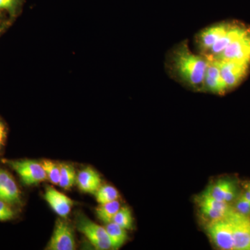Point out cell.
I'll return each instance as SVG.
<instances>
[{
  "mask_svg": "<svg viewBox=\"0 0 250 250\" xmlns=\"http://www.w3.org/2000/svg\"><path fill=\"white\" fill-rule=\"evenodd\" d=\"M112 222L118 224L125 229H132L133 225H134V219H133L131 210L127 207H122V208L121 207V208L115 215Z\"/></svg>",
  "mask_w": 250,
  "mask_h": 250,
  "instance_id": "cell-20",
  "label": "cell"
},
{
  "mask_svg": "<svg viewBox=\"0 0 250 250\" xmlns=\"http://www.w3.org/2000/svg\"><path fill=\"white\" fill-rule=\"evenodd\" d=\"M22 0H0V10L8 11L10 14L14 15Z\"/></svg>",
  "mask_w": 250,
  "mask_h": 250,
  "instance_id": "cell-23",
  "label": "cell"
},
{
  "mask_svg": "<svg viewBox=\"0 0 250 250\" xmlns=\"http://www.w3.org/2000/svg\"><path fill=\"white\" fill-rule=\"evenodd\" d=\"M0 200L9 205H21V190L13 176L0 167Z\"/></svg>",
  "mask_w": 250,
  "mask_h": 250,
  "instance_id": "cell-11",
  "label": "cell"
},
{
  "mask_svg": "<svg viewBox=\"0 0 250 250\" xmlns=\"http://www.w3.org/2000/svg\"><path fill=\"white\" fill-rule=\"evenodd\" d=\"M75 224L78 231L88 238L95 249H112L111 240L105 228L94 223L82 213L77 215Z\"/></svg>",
  "mask_w": 250,
  "mask_h": 250,
  "instance_id": "cell-2",
  "label": "cell"
},
{
  "mask_svg": "<svg viewBox=\"0 0 250 250\" xmlns=\"http://www.w3.org/2000/svg\"><path fill=\"white\" fill-rule=\"evenodd\" d=\"M220 74L227 90H232L245 80L249 72L250 64L233 61H217Z\"/></svg>",
  "mask_w": 250,
  "mask_h": 250,
  "instance_id": "cell-8",
  "label": "cell"
},
{
  "mask_svg": "<svg viewBox=\"0 0 250 250\" xmlns=\"http://www.w3.org/2000/svg\"><path fill=\"white\" fill-rule=\"evenodd\" d=\"M243 195H244L247 200H249L250 202V184L247 187L246 191H245Z\"/></svg>",
  "mask_w": 250,
  "mask_h": 250,
  "instance_id": "cell-27",
  "label": "cell"
},
{
  "mask_svg": "<svg viewBox=\"0 0 250 250\" xmlns=\"http://www.w3.org/2000/svg\"><path fill=\"white\" fill-rule=\"evenodd\" d=\"M76 248L73 229L65 220L56 222L53 234L46 249L49 250H74Z\"/></svg>",
  "mask_w": 250,
  "mask_h": 250,
  "instance_id": "cell-9",
  "label": "cell"
},
{
  "mask_svg": "<svg viewBox=\"0 0 250 250\" xmlns=\"http://www.w3.org/2000/svg\"><path fill=\"white\" fill-rule=\"evenodd\" d=\"M14 218L11 215L6 214V213L0 212V221H7V220H11Z\"/></svg>",
  "mask_w": 250,
  "mask_h": 250,
  "instance_id": "cell-26",
  "label": "cell"
},
{
  "mask_svg": "<svg viewBox=\"0 0 250 250\" xmlns=\"http://www.w3.org/2000/svg\"><path fill=\"white\" fill-rule=\"evenodd\" d=\"M105 229L111 240L112 250L120 249L127 239L126 230L113 222L106 224Z\"/></svg>",
  "mask_w": 250,
  "mask_h": 250,
  "instance_id": "cell-16",
  "label": "cell"
},
{
  "mask_svg": "<svg viewBox=\"0 0 250 250\" xmlns=\"http://www.w3.org/2000/svg\"><path fill=\"white\" fill-rule=\"evenodd\" d=\"M96 200L100 205L115 201L119 198V192L116 188L110 185L103 186L95 192Z\"/></svg>",
  "mask_w": 250,
  "mask_h": 250,
  "instance_id": "cell-19",
  "label": "cell"
},
{
  "mask_svg": "<svg viewBox=\"0 0 250 250\" xmlns=\"http://www.w3.org/2000/svg\"><path fill=\"white\" fill-rule=\"evenodd\" d=\"M6 139V128L2 121L0 120V151L4 147Z\"/></svg>",
  "mask_w": 250,
  "mask_h": 250,
  "instance_id": "cell-25",
  "label": "cell"
},
{
  "mask_svg": "<svg viewBox=\"0 0 250 250\" xmlns=\"http://www.w3.org/2000/svg\"><path fill=\"white\" fill-rule=\"evenodd\" d=\"M207 231L219 249L234 250L232 229L227 216L209 222L207 225Z\"/></svg>",
  "mask_w": 250,
  "mask_h": 250,
  "instance_id": "cell-6",
  "label": "cell"
},
{
  "mask_svg": "<svg viewBox=\"0 0 250 250\" xmlns=\"http://www.w3.org/2000/svg\"><path fill=\"white\" fill-rule=\"evenodd\" d=\"M231 225L234 250H250V218L235 210L227 215Z\"/></svg>",
  "mask_w": 250,
  "mask_h": 250,
  "instance_id": "cell-5",
  "label": "cell"
},
{
  "mask_svg": "<svg viewBox=\"0 0 250 250\" xmlns=\"http://www.w3.org/2000/svg\"><path fill=\"white\" fill-rule=\"evenodd\" d=\"M0 212L11 215L13 218H14L15 215H16L14 210L9 207V204L6 203L1 200H0Z\"/></svg>",
  "mask_w": 250,
  "mask_h": 250,
  "instance_id": "cell-24",
  "label": "cell"
},
{
  "mask_svg": "<svg viewBox=\"0 0 250 250\" xmlns=\"http://www.w3.org/2000/svg\"><path fill=\"white\" fill-rule=\"evenodd\" d=\"M120 208H121V204L117 200L100 205L95 211H96L97 216L100 220L105 224H108L113 221L115 215Z\"/></svg>",
  "mask_w": 250,
  "mask_h": 250,
  "instance_id": "cell-17",
  "label": "cell"
},
{
  "mask_svg": "<svg viewBox=\"0 0 250 250\" xmlns=\"http://www.w3.org/2000/svg\"><path fill=\"white\" fill-rule=\"evenodd\" d=\"M208 60V65L204 79L203 92L223 95L228 90L220 74L219 62L215 60Z\"/></svg>",
  "mask_w": 250,
  "mask_h": 250,
  "instance_id": "cell-10",
  "label": "cell"
},
{
  "mask_svg": "<svg viewBox=\"0 0 250 250\" xmlns=\"http://www.w3.org/2000/svg\"><path fill=\"white\" fill-rule=\"evenodd\" d=\"M0 31H1V29H0Z\"/></svg>",
  "mask_w": 250,
  "mask_h": 250,
  "instance_id": "cell-28",
  "label": "cell"
},
{
  "mask_svg": "<svg viewBox=\"0 0 250 250\" xmlns=\"http://www.w3.org/2000/svg\"><path fill=\"white\" fill-rule=\"evenodd\" d=\"M208 60L194 53L187 41L174 45L167 52L165 61L167 73L171 78L195 92H203L204 79Z\"/></svg>",
  "mask_w": 250,
  "mask_h": 250,
  "instance_id": "cell-1",
  "label": "cell"
},
{
  "mask_svg": "<svg viewBox=\"0 0 250 250\" xmlns=\"http://www.w3.org/2000/svg\"><path fill=\"white\" fill-rule=\"evenodd\" d=\"M209 60L233 61L250 64V28L248 27L218 57Z\"/></svg>",
  "mask_w": 250,
  "mask_h": 250,
  "instance_id": "cell-4",
  "label": "cell"
},
{
  "mask_svg": "<svg viewBox=\"0 0 250 250\" xmlns=\"http://www.w3.org/2000/svg\"><path fill=\"white\" fill-rule=\"evenodd\" d=\"M205 192L215 200L229 204L236 197V187L231 181L221 179L211 184Z\"/></svg>",
  "mask_w": 250,
  "mask_h": 250,
  "instance_id": "cell-14",
  "label": "cell"
},
{
  "mask_svg": "<svg viewBox=\"0 0 250 250\" xmlns=\"http://www.w3.org/2000/svg\"><path fill=\"white\" fill-rule=\"evenodd\" d=\"M232 22L215 23L199 31L195 37V43L198 53L205 55L215 42L226 34Z\"/></svg>",
  "mask_w": 250,
  "mask_h": 250,
  "instance_id": "cell-7",
  "label": "cell"
},
{
  "mask_svg": "<svg viewBox=\"0 0 250 250\" xmlns=\"http://www.w3.org/2000/svg\"><path fill=\"white\" fill-rule=\"evenodd\" d=\"M76 182L82 192L95 194L101 187L102 179L97 171L88 167L79 172Z\"/></svg>",
  "mask_w": 250,
  "mask_h": 250,
  "instance_id": "cell-15",
  "label": "cell"
},
{
  "mask_svg": "<svg viewBox=\"0 0 250 250\" xmlns=\"http://www.w3.org/2000/svg\"><path fill=\"white\" fill-rule=\"evenodd\" d=\"M247 29H248V27L245 26L244 24L233 22L226 34L223 37L220 38L213 45V47L204 56L208 59H215V57H218L219 54H221L233 41H234L238 36H241Z\"/></svg>",
  "mask_w": 250,
  "mask_h": 250,
  "instance_id": "cell-13",
  "label": "cell"
},
{
  "mask_svg": "<svg viewBox=\"0 0 250 250\" xmlns=\"http://www.w3.org/2000/svg\"><path fill=\"white\" fill-rule=\"evenodd\" d=\"M47 179L50 181L51 183L54 185H59L61 178L60 164H56L55 162L49 160H43L41 162Z\"/></svg>",
  "mask_w": 250,
  "mask_h": 250,
  "instance_id": "cell-21",
  "label": "cell"
},
{
  "mask_svg": "<svg viewBox=\"0 0 250 250\" xmlns=\"http://www.w3.org/2000/svg\"><path fill=\"white\" fill-rule=\"evenodd\" d=\"M234 209L241 214L250 216V202L241 195L237 199Z\"/></svg>",
  "mask_w": 250,
  "mask_h": 250,
  "instance_id": "cell-22",
  "label": "cell"
},
{
  "mask_svg": "<svg viewBox=\"0 0 250 250\" xmlns=\"http://www.w3.org/2000/svg\"><path fill=\"white\" fill-rule=\"evenodd\" d=\"M44 197L54 211L62 218H66L70 214L74 202L66 195L53 187H47Z\"/></svg>",
  "mask_w": 250,
  "mask_h": 250,
  "instance_id": "cell-12",
  "label": "cell"
},
{
  "mask_svg": "<svg viewBox=\"0 0 250 250\" xmlns=\"http://www.w3.org/2000/svg\"><path fill=\"white\" fill-rule=\"evenodd\" d=\"M3 162L6 163L17 172L25 185H34L47 179V174L41 163L33 160H4Z\"/></svg>",
  "mask_w": 250,
  "mask_h": 250,
  "instance_id": "cell-3",
  "label": "cell"
},
{
  "mask_svg": "<svg viewBox=\"0 0 250 250\" xmlns=\"http://www.w3.org/2000/svg\"><path fill=\"white\" fill-rule=\"evenodd\" d=\"M61 178L59 185L65 190H69L73 187L77 181L75 167L70 164H61Z\"/></svg>",
  "mask_w": 250,
  "mask_h": 250,
  "instance_id": "cell-18",
  "label": "cell"
}]
</instances>
